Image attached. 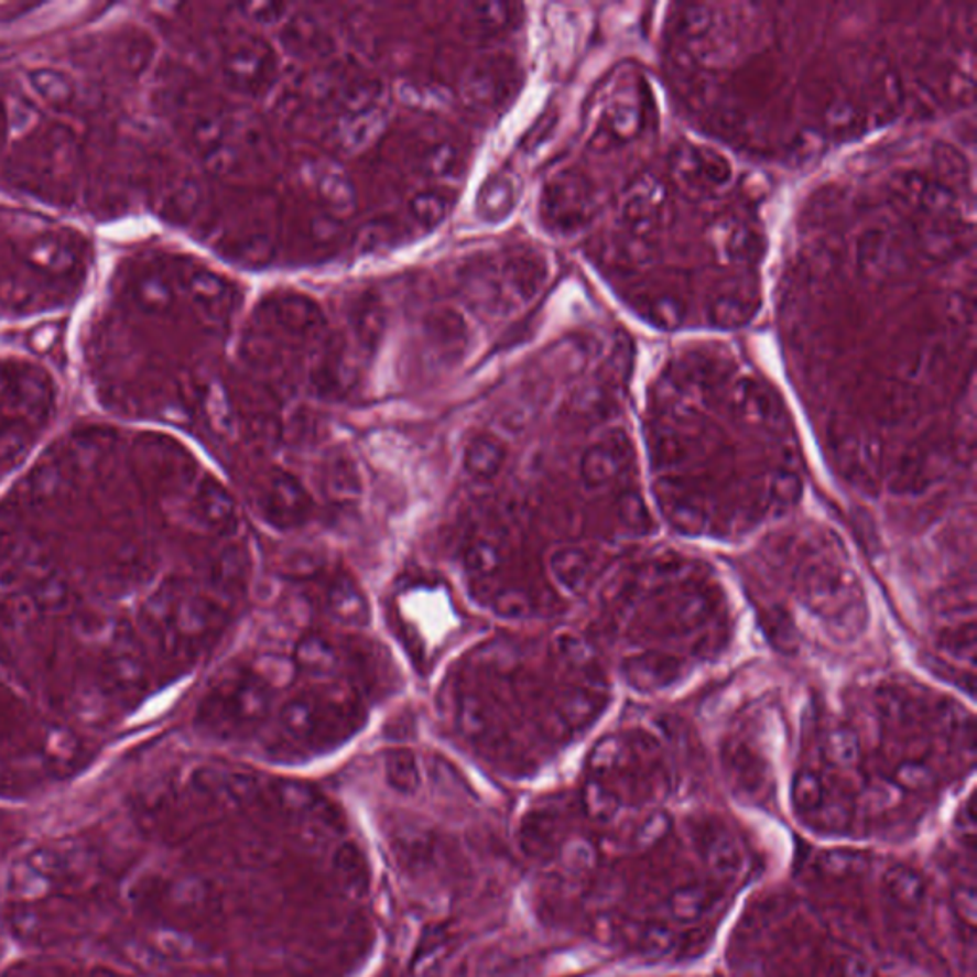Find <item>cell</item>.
Listing matches in <instances>:
<instances>
[{
	"label": "cell",
	"mask_w": 977,
	"mask_h": 977,
	"mask_svg": "<svg viewBox=\"0 0 977 977\" xmlns=\"http://www.w3.org/2000/svg\"><path fill=\"white\" fill-rule=\"evenodd\" d=\"M669 827H671V823L666 819V815H650L648 819L643 821L642 827L638 828V833H636V848H653L659 842L663 840L664 836L669 835Z\"/></svg>",
	"instance_id": "obj_39"
},
{
	"label": "cell",
	"mask_w": 977,
	"mask_h": 977,
	"mask_svg": "<svg viewBox=\"0 0 977 977\" xmlns=\"http://www.w3.org/2000/svg\"><path fill=\"white\" fill-rule=\"evenodd\" d=\"M319 606L330 621L343 627H363L371 617L369 599L348 575H333L322 583Z\"/></svg>",
	"instance_id": "obj_13"
},
{
	"label": "cell",
	"mask_w": 977,
	"mask_h": 977,
	"mask_svg": "<svg viewBox=\"0 0 977 977\" xmlns=\"http://www.w3.org/2000/svg\"><path fill=\"white\" fill-rule=\"evenodd\" d=\"M348 319L357 344L365 350H374L386 328V307L379 294H357L350 302Z\"/></svg>",
	"instance_id": "obj_21"
},
{
	"label": "cell",
	"mask_w": 977,
	"mask_h": 977,
	"mask_svg": "<svg viewBox=\"0 0 977 977\" xmlns=\"http://www.w3.org/2000/svg\"><path fill=\"white\" fill-rule=\"evenodd\" d=\"M514 62L507 56L479 57L463 79L464 100L478 109H497L512 96Z\"/></svg>",
	"instance_id": "obj_8"
},
{
	"label": "cell",
	"mask_w": 977,
	"mask_h": 977,
	"mask_svg": "<svg viewBox=\"0 0 977 977\" xmlns=\"http://www.w3.org/2000/svg\"><path fill=\"white\" fill-rule=\"evenodd\" d=\"M585 807L596 823H609L619 814L621 802L611 789L596 781L585 789Z\"/></svg>",
	"instance_id": "obj_35"
},
{
	"label": "cell",
	"mask_w": 977,
	"mask_h": 977,
	"mask_svg": "<svg viewBox=\"0 0 977 977\" xmlns=\"http://www.w3.org/2000/svg\"><path fill=\"white\" fill-rule=\"evenodd\" d=\"M464 151L449 140L430 143L421 151L419 169L426 178H457L464 171Z\"/></svg>",
	"instance_id": "obj_26"
},
{
	"label": "cell",
	"mask_w": 977,
	"mask_h": 977,
	"mask_svg": "<svg viewBox=\"0 0 977 977\" xmlns=\"http://www.w3.org/2000/svg\"><path fill=\"white\" fill-rule=\"evenodd\" d=\"M720 899L718 886L706 884V882H687V884L676 886L672 890L664 907L671 916L672 924L695 926L716 911Z\"/></svg>",
	"instance_id": "obj_15"
},
{
	"label": "cell",
	"mask_w": 977,
	"mask_h": 977,
	"mask_svg": "<svg viewBox=\"0 0 977 977\" xmlns=\"http://www.w3.org/2000/svg\"><path fill=\"white\" fill-rule=\"evenodd\" d=\"M257 325L268 343L283 348L315 346L327 330L319 304L302 293L270 294L258 306Z\"/></svg>",
	"instance_id": "obj_3"
},
{
	"label": "cell",
	"mask_w": 977,
	"mask_h": 977,
	"mask_svg": "<svg viewBox=\"0 0 977 977\" xmlns=\"http://www.w3.org/2000/svg\"><path fill=\"white\" fill-rule=\"evenodd\" d=\"M953 911L966 932L974 934L977 926V895L974 886H963L956 890L953 895Z\"/></svg>",
	"instance_id": "obj_38"
},
{
	"label": "cell",
	"mask_w": 977,
	"mask_h": 977,
	"mask_svg": "<svg viewBox=\"0 0 977 977\" xmlns=\"http://www.w3.org/2000/svg\"><path fill=\"white\" fill-rule=\"evenodd\" d=\"M679 947V932L671 922H651L638 934V949L648 958L671 956Z\"/></svg>",
	"instance_id": "obj_32"
},
{
	"label": "cell",
	"mask_w": 977,
	"mask_h": 977,
	"mask_svg": "<svg viewBox=\"0 0 977 977\" xmlns=\"http://www.w3.org/2000/svg\"><path fill=\"white\" fill-rule=\"evenodd\" d=\"M819 872L835 882H854L869 872L870 857L865 851L851 848L827 849L817 861Z\"/></svg>",
	"instance_id": "obj_25"
},
{
	"label": "cell",
	"mask_w": 977,
	"mask_h": 977,
	"mask_svg": "<svg viewBox=\"0 0 977 977\" xmlns=\"http://www.w3.org/2000/svg\"><path fill=\"white\" fill-rule=\"evenodd\" d=\"M388 783L401 792H411L419 785V762L413 750L395 749L384 760Z\"/></svg>",
	"instance_id": "obj_33"
},
{
	"label": "cell",
	"mask_w": 977,
	"mask_h": 977,
	"mask_svg": "<svg viewBox=\"0 0 977 977\" xmlns=\"http://www.w3.org/2000/svg\"><path fill=\"white\" fill-rule=\"evenodd\" d=\"M458 281L464 300L478 312L497 315L510 306L500 283L497 257L481 254L466 262L458 273Z\"/></svg>",
	"instance_id": "obj_11"
},
{
	"label": "cell",
	"mask_w": 977,
	"mask_h": 977,
	"mask_svg": "<svg viewBox=\"0 0 977 977\" xmlns=\"http://www.w3.org/2000/svg\"><path fill=\"white\" fill-rule=\"evenodd\" d=\"M466 25L481 39L500 36L515 22V7L508 2H471L464 8Z\"/></svg>",
	"instance_id": "obj_23"
},
{
	"label": "cell",
	"mask_w": 977,
	"mask_h": 977,
	"mask_svg": "<svg viewBox=\"0 0 977 977\" xmlns=\"http://www.w3.org/2000/svg\"><path fill=\"white\" fill-rule=\"evenodd\" d=\"M453 208V195L443 187L424 189L409 200V218L416 228L434 229L445 221Z\"/></svg>",
	"instance_id": "obj_29"
},
{
	"label": "cell",
	"mask_w": 977,
	"mask_h": 977,
	"mask_svg": "<svg viewBox=\"0 0 977 977\" xmlns=\"http://www.w3.org/2000/svg\"><path fill=\"white\" fill-rule=\"evenodd\" d=\"M388 121L384 96L343 101L336 108L333 137L340 150L354 153L363 150L379 137Z\"/></svg>",
	"instance_id": "obj_7"
},
{
	"label": "cell",
	"mask_w": 977,
	"mask_h": 977,
	"mask_svg": "<svg viewBox=\"0 0 977 977\" xmlns=\"http://www.w3.org/2000/svg\"><path fill=\"white\" fill-rule=\"evenodd\" d=\"M882 892L899 913H916L926 903V878L913 865L893 864L882 875Z\"/></svg>",
	"instance_id": "obj_18"
},
{
	"label": "cell",
	"mask_w": 977,
	"mask_h": 977,
	"mask_svg": "<svg viewBox=\"0 0 977 977\" xmlns=\"http://www.w3.org/2000/svg\"><path fill=\"white\" fill-rule=\"evenodd\" d=\"M421 335L426 357L439 367L457 365L470 350V327L455 307L430 310L422 319Z\"/></svg>",
	"instance_id": "obj_6"
},
{
	"label": "cell",
	"mask_w": 977,
	"mask_h": 977,
	"mask_svg": "<svg viewBox=\"0 0 977 977\" xmlns=\"http://www.w3.org/2000/svg\"><path fill=\"white\" fill-rule=\"evenodd\" d=\"M250 502L258 518L278 531L302 528L314 510L310 489L286 470L260 474L252 484Z\"/></svg>",
	"instance_id": "obj_5"
},
{
	"label": "cell",
	"mask_w": 977,
	"mask_h": 977,
	"mask_svg": "<svg viewBox=\"0 0 977 977\" xmlns=\"http://www.w3.org/2000/svg\"><path fill=\"white\" fill-rule=\"evenodd\" d=\"M310 184L314 187L315 197L323 210L328 215L340 218L354 210V187L340 166L333 163L314 164L310 171Z\"/></svg>",
	"instance_id": "obj_19"
},
{
	"label": "cell",
	"mask_w": 977,
	"mask_h": 977,
	"mask_svg": "<svg viewBox=\"0 0 977 977\" xmlns=\"http://www.w3.org/2000/svg\"><path fill=\"white\" fill-rule=\"evenodd\" d=\"M250 562L247 550L239 546H228L216 556L213 565V580L218 590L226 594H237L249 585Z\"/></svg>",
	"instance_id": "obj_27"
},
{
	"label": "cell",
	"mask_w": 977,
	"mask_h": 977,
	"mask_svg": "<svg viewBox=\"0 0 977 977\" xmlns=\"http://www.w3.org/2000/svg\"><path fill=\"white\" fill-rule=\"evenodd\" d=\"M359 693L343 680L298 692L279 710V728L289 742L304 749H327L356 734L363 724Z\"/></svg>",
	"instance_id": "obj_1"
},
{
	"label": "cell",
	"mask_w": 977,
	"mask_h": 977,
	"mask_svg": "<svg viewBox=\"0 0 977 977\" xmlns=\"http://www.w3.org/2000/svg\"><path fill=\"white\" fill-rule=\"evenodd\" d=\"M455 724L464 739L470 742L491 739L497 728L491 703L478 692H463L458 695Z\"/></svg>",
	"instance_id": "obj_22"
},
{
	"label": "cell",
	"mask_w": 977,
	"mask_h": 977,
	"mask_svg": "<svg viewBox=\"0 0 977 977\" xmlns=\"http://www.w3.org/2000/svg\"><path fill=\"white\" fill-rule=\"evenodd\" d=\"M234 257L245 265L268 264L275 252L273 236L265 228H250L245 226L241 236L234 239Z\"/></svg>",
	"instance_id": "obj_31"
},
{
	"label": "cell",
	"mask_w": 977,
	"mask_h": 977,
	"mask_svg": "<svg viewBox=\"0 0 977 977\" xmlns=\"http://www.w3.org/2000/svg\"><path fill=\"white\" fill-rule=\"evenodd\" d=\"M508 449L499 435L491 432H479L471 435L463 450V470L468 478L479 484L499 478L504 470Z\"/></svg>",
	"instance_id": "obj_17"
},
{
	"label": "cell",
	"mask_w": 977,
	"mask_h": 977,
	"mask_svg": "<svg viewBox=\"0 0 977 977\" xmlns=\"http://www.w3.org/2000/svg\"><path fill=\"white\" fill-rule=\"evenodd\" d=\"M245 18L258 28H279L291 18V7L281 2H247L241 7Z\"/></svg>",
	"instance_id": "obj_36"
},
{
	"label": "cell",
	"mask_w": 977,
	"mask_h": 977,
	"mask_svg": "<svg viewBox=\"0 0 977 977\" xmlns=\"http://www.w3.org/2000/svg\"><path fill=\"white\" fill-rule=\"evenodd\" d=\"M281 62L270 41L257 33L237 36L221 56V77L229 90L249 100L264 98L278 85Z\"/></svg>",
	"instance_id": "obj_4"
},
{
	"label": "cell",
	"mask_w": 977,
	"mask_h": 977,
	"mask_svg": "<svg viewBox=\"0 0 977 977\" xmlns=\"http://www.w3.org/2000/svg\"><path fill=\"white\" fill-rule=\"evenodd\" d=\"M497 264L502 291L510 306L535 298L546 278L543 258L533 250L515 249L497 257Z\"/></svg>",
	"instance_id": "obj_12"
},
{
	"label": "cell",
	"mask_w": 977,
	"mask_h": 977,
	"mask_svg": "<svg viewBox=\"0 0 977 977\" xmlns=\"http://www.w3.org/2000/svg\"><path fill=\"white\" fill-rule=\"evenodd\" d=\"M514 182L504 174L491 176L479 189L478 213L484 220L502 221L514 210Z\"/></svg>",
	"instance_id": "obj_28"
},
{
	"label": "cell",
	"mask_w": 977,
	"mask_h": 977,
	"mask_svg": "<svg viewBox=\"0 0 977 977\" xmlns=\"http://www.w3.org/2000/svg\"><path fill=\"white\" fill-rule=\"evenodd\" d=\"M831 963V977H877L869 958L859 953H840Z\"/></svg>",
	"instance_id": "obj_37"
},
{
	"label": "cell",
	"mask_w": 977,
	"mask_h": 977,
	"mask_svg": "<svg viewBox=\"0 0 977 977\" xmlns=\"http://www.w3.org/2000/svg\"><path fill=\"white\" fill-rule=\"evenodd\" d=\"M504 564H507V544L502 536L492 531H484L471 536L464 546L463 567L476 585L495 583L500 571L504 569Z\"/></svg>",
	"instance_id": "obj_16"
},
{
	"label": "cell",
	"mask_w": 977,
	"mask_h": 977,
	"mask_svg": "<svg viewBox=\"0 0 977 977\" xmlns=\"http://www.w3.org/2000/svg\"><path fill=\"white\" fill-rule=\"evenodd\" d=\"M317 486L323 495L338 504H348L361 497V471L348 455L327 458L317 474Z\"/></svg>",
	"instance_id": "obj_20"
},
{
	"label": "cell",
	"mask_w": 977,
	"mask_h": 977,
	"mask_svg": "<svg viewBox=\"0 0 977 977\" xmlns=\"http://www.w3.org/2000/svg\"><path fill=\"white\" fill-rule=\"evenodd\" d=\"M273 692L268 680L247 666L231 669L216 680L200 703L197 721L221 741L247 739L272 713Z\"/></svg>",
	"instance_id": "obj_2"
},
{
	"label": "cell",
	"mask_w": 977,
	"mask_h": 977,
	"mask_svg": "<svg viewBox=\"0 0 977 977\" xmlns=\"http://www.w3.org/2000/svg\"><path fill=\"white\" fill-rule=\"evenodd\" d=\"M586 557L577 549H560L550 557V575L565 593H577L586 580Z\"/></svg>",
	"instance_id": "obj_30"
},
{
	"label": "cell",
	"mask_w": 977,
	"mask_h": 977,
	"mask_svg": "<svg viewBox=\"0 0 977 977\" xmlns=\"http://www.w3.org/2000/svg\"><path fill=\"white\" fill-rule=\"evenodd\" d=\"M701 861L716 882H734L745 870V851L728 828L705 823L695 836Z\"/></svg>",
	"instance_id": "obj_9"
},
{
	"label": "cell",
	"mask_w": 977,
	"mask_h": 977,
	"mask_svg": "<svg viewBox=\"0 0 977 977\" xmlns=\"http://www.w3.org/2000/svg\"><path fill=\"white\" fill-rule=\"evenodd\" d=\"M296 671L315 680L317 684L340 680L346 666V651L343 643L325 632H307L300 638L293 651Z\"/></svg>",
	"instance_id": "obj_10"
},
{
	"label": "cell",
	"mask_w": 977,
	"mask_h": 977,
	"mask_svg": "<svg viewBox=\"0 0 977 977\" xmlns=\"http://www.w3.org/2000/svg\"><path fill=\"white\" fill-rule=\"evenodd\" d=\"M193 293L200 306L218 319L231 314L236 304V289L226 279L216 273L197 272L193 275Z\"/></svg>",
	"instance_id": "obj_24"
},
{
	"label": "cell",
	"mask_w": 977,
	"mask_h": 977,
	"mask_svg": "<svg viewBox=\"0 0 977 977\" xmlns=\"http://www.w3.org/2000/svg\"><path fill=\"white\" fill-rule=\"evenodd\" d=\"M193 514L200 525L216 535H231L239 523L234 495L216 479H200L193 491Z\"/></svg>",
	"instance_id": "obj_14"
},
{
	"label": "cell",
	"mask_w": 977,
	"mask_h": 977,
	"mask_svg": "<svg viewBox=\"0 0 977 977\" xmlns=\"http://www.w3.org/2000/svg\"><path fill=\"white\" fill-rule=\"evenodd\" d=\"M792 800H794V806H796L800 814L807 815V817L821 815L825 812V807H827L825 786L814 775H802V778L796 779L794 791H792Z\"/></svg>",
	"instance_id": "obj_34"
}]
</instances>
